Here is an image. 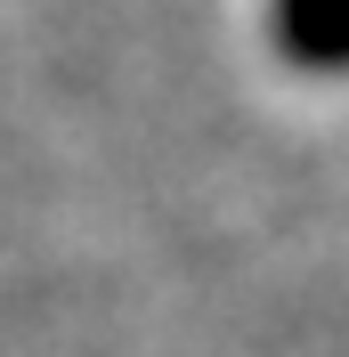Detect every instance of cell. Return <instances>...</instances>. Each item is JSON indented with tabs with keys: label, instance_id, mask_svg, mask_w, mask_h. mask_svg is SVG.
<instances>
[{
	"label": "cell",
	"instance_id": "cell-1",
	"mask_svg": "<svg viewBox=\"0 0 349 357\" xmlns=\"http://www.w3.org/2000/svg\"><path fill=\"white\" fill-rule=\"evenodd\" d=\"M268 41L284 66L317 73H349V0H268Z\"/></svg>",
	"mask_w": 349,
	"mask_h": 357
}]
</instances>
